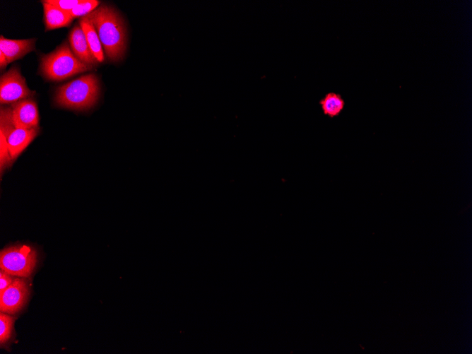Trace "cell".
<instances>
[{
    "label": "cell",
    "mask_w": 472,
    "mask_h": 354,
    "mask_svg": "<svg viewBox=\"0 0 472 354\" xmlns=\"http://www.w3.org/2000/svg\"><path fill=\"white\" fill-rule=\"evenodd\" d=\"M11 110L12 121L16 127L23 129L39 127L37 105L32 98L12 104Z\"/></svg>",
    "instance_id": "8"
},
{
    "label": "cell",
    "mask_w": 472,
    "mask_h": 354,
    "mask_svg": "<svg viewBox=\"0 0 472 354\" xmlns=\"http://www.w3.org/2000/svg\"><path fill=\"white\" fill-rule=\"evenodd\" d=\"M100 4V1L98 0H81L69 13L73 19L82 18L94 11Z\"/></svg>",
    "instance_id": "15"
},
{
    "label": "cell",
    "mask_w": 472,
    "mask_h": 354,
    "mask_svg": "<svg viewBox=\"0 0 472 354\" xmlns=\"http://www.w3.org/2000/svg\"><path fill=\"white\" fill-rule=\"evenodd\" d=\"M323 114L330 118L340 115L343 110L346 102L341 94L329 92L319 101Z\"/></svg>",
    "instance_id": "13"
},
{
    "label": "cell",
    "mask_w": 472,
    "mask_h": 354,
    "mask_svg": "<svg viewBox=\"0 0 472 354\" xmlns=\"http://www.w3.org/2000/svg\"><path fill=\"white\" fill-rule=\"evenodd\" d=\"M94 69L80 61L65 41L54 51L41 56L39 72L48 81H61Z\"/></svg>",
    "instance_id": "3"
},
{
    "label": "cell",
    "mask_w": 472,
    "mask_h": 354,
    "mask_svg": "<svg viewBox=\"0 0 472 354\" xmlns=\"http://www.w3.org/2000/svg\"><path fill=\"white\" fill-rule=\"evenodd\" d=\"M89 47L99 63L104 61L105 57L98 35L90 20L85 16L78 20Z\"/></svg>",
    "instance_id": "12"
},
{
    "label": "cell",
    "mask_w": 472,
    "mask_h": 354,
    "mask_svg": "<svg viewBox=\"0 0 472 354\" xmlns=\"http://www.w3.org/2000/svg\"><path fill=\"white\" fill-rule=\"evenodd\" d=\"M30 290L27 281L22 277H15L11 284L0 292V311L8 314H16L25 305Z\"/></svg>",
    "instance_id": "7"
},
{
    "label": "cell",
    "mask_w": 472,
    "mask_h": 354,
    "mask_svg": "<svg viewBox=\"0 0 472 354\" xmlns=\"http://www.w3.org/2000/svg\"><path fill=\"white\" fill-rule=\"evenodd\" d=\"M45 1L61 11L69 12L81 0H45Z\"/></svg>",
    "instance_id": "17"
},
{
    "label": "cell",
    "mask_w": 472,
    "mask_h": 354,
    "mask_svg": "<svg viewBox=\"0 0 472 354\" xmlns=\"http://www.w3.org/2000/svg\"><path fill=\"white\" fill-rule=\"evenodd\" d=\"M37 252L25 244L14 245L3 249L0 253V268L17 277L27 278L35 270Z\"/></svg>",
    "instance_id": "4"
},
{
    "label": "cell",
    "mask_w": 472,
    "mask_h": 354,
    "mask_svg": "<svg viewBox=\"0 0 472 354\" xmlns=\"http://www.w3.org/2000/svg\"><path fill=\"white\" fill-rule=\"evenodd\" d=\"M15 277L4 271H0V292L4 291L13 281Z\"/></svg>",
    "instance_id": "18"
},
{
    "label": "cell",
    "mask_w": 472,
    "mask_h": 354,
    "mask_svg": "<svg viewBox=\"0 0 472 354\" xmlns=\"http://www.w3.org/2000/svg\"><path fill=\"white\" fill-rule=\"evenodd\" d=\"M8 64L5 55L3 52L0 50V69L1 70L4 69L6 66Z\"/></svg>",
    "instance_id": "19"
},
{
    "label": "cell",
    "mask_w": 472,
    "mask_h": 354,
    "mask_svg": "<svg viewBox=\"0 0 472 354\" xmlns=\"http://www.w3.org/2000/svg\"><path fill=\"white\" fill-rule=\"evenodd\" d=\"M41 2L43 6V17L46 31L68 27L71 25L73 18L69 12L61 11L45 1Z\"/></svg>",
    "instance_id": "11"
},
{
    "label": "cell",
    "mask_w": 472,
    "mask_h": 354,
    "mask_svg": "<svg viewBox=\"0 0 472 354\" xmlns=\"http://www.w3.org/2000/svg\"><path fill=\"white\" fill-rule=\"evenodd\" d=\"M15 317L4 312L0 313V344L3 346L12 336Z\"/></svg>",
    "instance_id": "14"
},
{
    "label": "cell",
    "mask_w": 472,
    "mask_h": 354,
    "mask_svg": "<svg viewBox=\"0 0 472 354\" xmlns=\"http://www.w3.org/2000/svg\"><path fill=\"white\" fill-rule=\"evenodd\" d=\"M0 121V131L6 138L8 151L14 161L38 135L40 129H23L14 126L11 107L1 108Z\"/></svg>",
    "instance_id": "5"
},
{
    "label": "cell",
    "mask_w": 472,
    "mask_h": 354,
    "mask_svg": "<svg viewBox=\"0 0 472 354\" xmlns=\"http://www.w3.org/2000/svg\"><path fill=\"white\" fill-rule=\"evenodd\" d=\"M35 93L29 89L25 78L17 66H12L1 76L0 102L1 105H12L23 99L32 98Z\"/></svg>",
    "instance_id": "6"
},
{
    "label": "cell",
    "mask_w": 472,
    "mask_h": 354,
    "mask_svg": "<svg viewBox=\"0 0 472 354\" xmlns=\"http://www.w3.org/2000/svg\"><path fill=\"white\" fill-rule=\"evenodd\" d=\"M86 16L98 35L106 59L114 63L122 61L127 49L128 35L121 13L114 7L102 3Z\"/></svg>",
    "instance_id": "1"
},
{
    "label": "cell",
    "mask_w": 472,
    "mask_h": 354,
    "mask_svg": "<svg viewBox=\"0 0 472 354\" xmlns=\"http://www.w3.org/2000/svg\"><path fill=\"white\" fill-rule=\"evenodd\" d=\"M69 43L74 55L84 64L93 67L99 62L93 54L85 34L78 24H76L69 35Z\"/></svg>",
    "instance_id": "9"
},
{
    "label": "cell",
    "mask_w": 472,
    "mask_h": 354,
    "mask_svg": "<svg viewBox=\"0 0 472 354\" xmlns=\"http://www.w3.org/2000/svg\"><path fill=\"white\" fill-rule=\"evenodd\" d=\"M35 38L11 40L1 35L0 50L3 52L8 63L10 64L35 51Z\"/></svg>",
    "instance_id": "10"
},
{
    "label": "cell",
    "mask_w": 472,
    "mask_h": 354,
    "mask_svg": "<svg viewBox=\"0 0 472 354\" xmlns=\"http://www.w3.org/2000/svg\"><path fill=\"white\" fill-rule=\"evenodd\" d=\"M13 160L11 159L7 141L3 132L0 131V167L1 172L11 166Z\"/></svg>",
    "instance_id": "16"
},
{
    "label": "cell",
    "mask_w": 472,
    "mask_h": 354,
    "mask_svg": "<svg viewBox=\"0 0 472 354\" xmlns=\"http://www.w3.org/2000/svg\"><path fill=\"white\" fill-rule=\"evenodd\" d=\"M100 84L94 73L81 76L59 86L54 95L55 104L73 110H85L95 105L99 99Z\"/></svg>",
    "instance_id": "2"
}]
</instances>
